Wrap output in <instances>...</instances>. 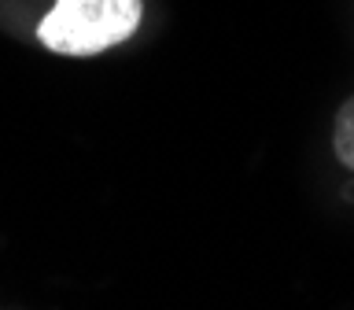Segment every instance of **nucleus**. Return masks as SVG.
Returning <instances> with one entry per match:
<instances>
[{"instance_id":"f257e3e1","label":"nucleus","mask_w":354,"mask_h":310,"mask_svg":"<svg viewBox=\"0 0 354 310\" xmlns=\"http://www.w3.org/2000/svg\"><path fill=\"white\" fill-rule=\"evenodd\" d=\"M140 11V0H55L41 19L37 37L59 55H96L133 37Z\"/></svg>"},{"instance_id":"f03ea898","label":"nucleus","mask_w":354,"mask_h":310,"mask_svg":"<svg viewBox=\"0 0 354 310\" xmlns=\"http://www.w3.org/2000/svg\"><path fill=\"white\" fill-rule=\"evenodd\" d=\"M332 152L343 166L354 170V96L339 107L336 115V126H332Z\"/></svg>"}]
</instances>
